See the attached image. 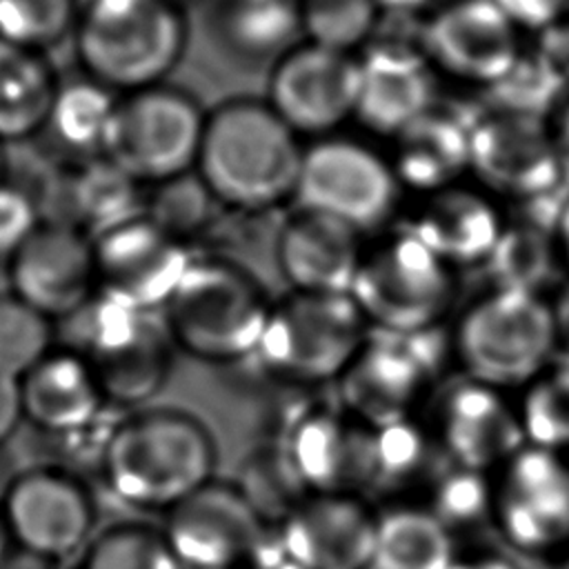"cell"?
Returning a JSON list of instances; mask_svg holds the SVG:
<instances>
[{
  "instance_id": "obj_1",
  "label": "cell",
  "mask_w": 569,
  "mask_h": 569,
  "mask_svg": "<svg viewBox=\"0 0 569 569\" xmlns=\"http://www.w3.org/2000/svg\"><path fill=\"white\" fill-rule=\"evenodd\" d=\"M302 149L267 100L233 98L207 113L196 173L218 204L262 211L293 200Z\"/></svg>"
},
{
  "instance_id": "obj_2",
  "label": "cell",
  "mask_w": 569,
  "mask_h": 569,
  "mask_svg": "<svg viewBox=\"0 0 569 569\" xmlns=\"http://www.w3.org/2000/svg\"><path fill=\"white\" fill-rule=\"evenodd\" d=\"M216 442L180 409H149L116 422L100 447L107 487L138 509L169 511L213 480Z\"/></svg>"
},
{
  "instance_id": "obj_3",
  "label": "cell",
  "mask_w": 569,
  "mask_h": 569,
  "mask_svg": "<svg viewBox=\"0 0 569 569\" xmlns=\"http://www.w3.org/2000/svg\"><path fill=\"white\" fill-rule=\"evenodd\" d=\"M69 40L80 73L122 96L167 78L187 24L173 0H80Z\"/></svg>"
},
{
  "instance_id": "obj_4",
  "label": "cell",
  "mask_w": 569,
  "mask_h": 569,
  "mask_svg": "<svg viewBox=\"0 0 569 569\" xmlns=\"http://www.w3.org/2000/svg\"><path fill=\"white\" fill-rule=\"evenodd\" d=\"M451 353L473 382L505 393L525 389L558 358L553 305L538 293L489 287L458 316Z\"/></svg>"
},
{
  "instance_id": "obj_5",
  "label": "cell",
  "mask_w": 569,
  "mask_h": 569,
  "mask_svg": "<svg viewBox=\"0 0 569 569\" xmlns=\"http://www.w3.org/2000/svg\"><path fill=\"white\" fill-rule=\"evenodd\" d=\"M271 305L244 267L204 256L191 258L162 311L176 349L222 365L256 356Z\"/></svg>"
},
{
  "instance_id": "obj_6",
  "label": "cell",
  "mask_w": 569,
  "mask_h": 569,
  "mask_svg": "<svg viewBox=\"0 0 569 569\" xmlns=\"http://www.w3.org/2000/svg\"><path fill=\"white\" fill-rule=\"evenodd\" d=\"M62 347L91 367L107 405L138 407L169 378L176 349L167 325L153 313L93 293L76 313L58 322Z\"/></svg>"
},
{
  "instance_id": "obj_7",
  "label": "cell",
  "mask_w": 569,
  "mask_h": 569,
  "mask_svg": "<svg viewBox=\"0 0 569 569\" xmlns=\"http://www.w3.org/2000/svg\"><path fill=\"white\" fill-rule=\"evenodd\" d=\"M349 296L373 331L418 333L447 318L456 269L402 227L365 244Z\"/></svg>"
},
{
  "instance_id": "obj_8",
  "label": "cell",
  "mask_w": 569,
  "mask_h": 569,
  "mask_svg": "<svg viewBox=\"0 0 569 569\" xmlns=\"http://www.w3.org/2000/svg\"><path fill=\"white\" fill-rule=\"evenodd\" d=\"M369 331L349 293L291 291L271 305L256 356L278 380L322 385L345 373Z\"/></svg>"
},
{
  "instance_id": "obj_9",
  "label": "cell",
  "mask_w": 569,
  "mask_h": 569,
  "mask_svg": "<svg viewBox=\"0 0 569 569\" xmlns=\"http://www.w3.org/2000/svg\"><path fill=\"white\" fill-rule=\"evenodd\" d=\"M207 113L171 84H151L118 98L102 153L142 187L196 169Z\"/></svg>"
},
{
  "instance_id": "obj_10",
  "label": "cell",
  "mask_w": 569,
  "mask_h": 569,
  "mask_svg": "<svg viewBox=\"0 0 569 569\" xmlns=\"http://www.w3.org/2000/svg\"><path fill=\"white\" fill-rule=\"evenodd\" d=\"M402 187L387 156L371 144L331 133L302 149L293 202L353 227L373 231L396 213Z\"/></svg>"
},
{
  "instance_id": "obj_11",
  "label": "cell",
  "mask_w": 569,
  "mask_h": 569,
  "mask_svg": "<svg viewBox=\"0 0 569 569\" xmlns=\"http://www.w3.org/2000/svg\"><path fill=\"white\" fill-rule=\"evenodd\" d=\"M440 338V327L405 336L371 329L338 378L342 411L369 429L407 422L438 373Z\"/></svg>"
},
{
  "instance_id": "obj_12",
  "label": "cell",
  "mask_w": 569,
  "mask_h": 569,
  "mask_svg": "<svg viewBox=\"0 0 569 569\" xmlns=\"http://www.w3.org/2000/svg\"><path fill=\"white\" fill-rule=\"evenodd\" d=\"M489 513L502 540L527 558L569 549V456L518 449L489 487Z\"/></svg>"
},
{
  "instance_id": "obj_13",
  "label": "cell",
  "mask_w": 569,
  "mask_h": 569,
  "mask_svg": "<svg viewBox=\"0 0 569 569\" xmlns=\"http://www.w3.org/2000/svg\"><path fill=\"white\" fill-rule=\"evenodd\" d=\"M469 173L496 200L536 204L567 191L549 118L485 109L471 127Z\"/></svg>"
},
{
  "instance_id": "obj_14",
  "label": "cell",
  "mask_w": 569,
  "mask_h": 569,
  "mask_svg": "<svg viewBox=\"0 0 569 569\" xmlns=\"http://www.w3.org/2000/svg\"><path fill=\"white\" fill-rule=\"evenodd\" d=\"M0 522L11 547L42 562H62L91 542L96 507L69 471L31 467L2 487Z\"/></svg>"
},
{
  "instance_id": "obj_15",
  "label": "cell",
  "mask_w": 569,
  "mask_h": 569,
  "mask_svg": "<svg viewBox=\"0 0 569 569\" xmlns=\"http://www.w3.org/2000/svg\"><path fill=\"white\" fill-rule=\"evenodd\" d=\"M164 513L162 533L182 569H242L264 540L256 502L227 482L209 480Z\"/></svg>"
},
{
  "instance_id": "obj_16",
  "label": "cell",
  "mask_w": 569,
  "mask_h": 569,
  "mask_svg": "<svg viewBox=\"0 0 569 569\" xmlns=\"http://www.w3.org/2000/svg\"><path fill=\"white\" fill-rule=\"evenodd\" d=\"M358 58L313 42L282 53L269 73L267 104L298 136H331L353 118L358 102Z\"/></svg>"
},
{
  "instance_id": "obj_17",
  "label": "cell",
  "mask_w": 569,
  "mask_h": 569,
  "mask_svg": "<svg viewBox=\"0 0 569 569\" xmlns=\"http://www.w3.org/2000/svg\"><path fill=\"white\" fill-rule=\"evenodd\" d=\"M191 256L144 213L93 238L96 291L131 309H164Z\"/></svg>"
},
{
  "instance_id": "obj_18",
  "label": "cell",
  "mask_w": 569,
  "mask_h": 569,
  "mask_svg": "<svg viewBox=\"0 0 569 569\" xmlns=\"http://www.w3.org/2000/svg\"><path fill=\"white\" fill-rule=\"evenodd\" d=\"M418 42L438 73L480 89L500 80L522 53L520 31L493 0H447L422 22Z\"/></svg>"
},
{
  "instance_id": "obj_19",
  "label": "cell",
  "mask_w": 569,
  "mask_h": 569,
  "mask_svg": "<svg viewBox=\"0 0 569 569\" xmlns=\"http://www.w3.org/2000/svg\"><path fill=\"white\" fill-rule=\"evenodd\" d=\"M4 271L9 291L58 325L96 293L93 240L71 224L42 222Z\"/></svg>"
},
{
  "instance_id": "obj_20",
  "label": "cell",
  "mask_w": 569,
  "mask_h": 569,
  "mask_svg": "<svg viewBox=\"0 0 569 569\" xmlns=\"http://www.w3.org/2000/svg\"><path fill=\"white\" fill-rule=\"evenodd\" d=\"M376 516L358 493H309L282 518L280 551L291 569H367Z\"/></svg>"
},
{
  "instance_id": "obj_21",
  "label": "cell",
  "mask_w": 569,
  "mask_h": 569,
  "mask_svg": "<svg viewBox=\"0 0 569 569\" xmlns=\"http://www.w3.org/2000/svg\"><path fill=\"white\" fill-rule=\"evenodd\" d=\"M353 118L378 136L393 138L438 102V71L420 42L373 40L358 56Z\"/></svg>"
},
{
  "instance_id": "obj_22",
  "label": "cell",
  "mask_w": 569,
  "mask_h": 569,
  "mask_svg": "<svg viewBox=\"0 0 569 569\" xmlns=\"http://www.w3.org/2000/svg\"><path fill=\"white\" fill-rule=\"evenodd\" d=\"M436 436L453 465L471 473L496 471L527 445L518 407L505 391L469 378L440 396Z\"/></svg>"
},
{
  "instance_id": "obj_23",
  "label": "cell",
  "mask_w": 569,
  "mask_h": 569,
  "mask_svg": "<svg viewBox=\"0 0 569 569\" xmlns=\"http://www.w3.org/2000/svg\"><path fill=\"white\" fill-rule=\"evenodd\" d=\"M507 222L498 200L478 184L451 187L416 198L407 229L451 269L482 267Z\"/></svg>"
},
{
  "instance_id": "obj_24",
  "label": "cell",
  "mask_w": 569,
  "mask_h": 569,
  "mask_svg": "<svg viewBox=\"0 0 569 569\" xmlns=\"http://www.w3.org/2000/svg\"><path fill=\"white\" fill-rule=\"evenodd\" d=\"M362 249V233L353 227L296 207L278 231L276 260L291 291L349 293Z\"/></svg>"
},
{
  "instance_id": "obj_25",
  "label": "cell",
  "mask_w": 569,
  "mask_h": 569,
  "mask_svg": "<svg viewBox=\"0 0 569 569\" xmlns=\"http://www.w3.org/2000/svg\"><path fill=\"white\" fill-rule=\"evenodd\" d=\"M22 422L53 438H80L102 416L107 400L82 356L53 347L18 380Z\"/></svg>"
},
{
  "instance_id": "obj_26",
  "label": "cell",
  "mask_w": 569,
  "mask_h": 569,
  "mask_svg": "<svg viewBox=\"0 0 569 569\" xmlns=\"http://www.w3.org/2000/svg\"><path fill=\"white\" fill-rule=\"evenodd\" d=\"M473 118L436 102L391 138L393 147L387 158L402 191L425 196L465 180L471 162Z\"/></svg>"
},
{
  "instance_id": "obj_27",
  "label": "cell",
  "mask_w": 569,
  "mask_h": 569,
  "mask_svg": "<svg viewBox=\"0 0 569 569\" xmlns=\"http://www.w3.org/2000/svg\"><path fill=\"white\" fill-rule=\"evenodd\" d=\"M60 224H71L91 240L144 213V187L104 156L87 158L60 171Z\"/></svg>"
},
{
  "instance_id": "obj_28",
  "label": "cell",
  "mask_w": 569,
  "mask_h": 569,
  "mask_svg": "<svg viewBox=\"0 0 569 569\" xmlns=\"http://www.w3.org/2000/svg\"><path fill=\"white\" fill-rule=\"evenodd\" d=\"M60 84L49 53L0 38V144H22L44 131Z\"/></svg>"
},
{
  "instance_id": "obj_29",
  "label": "cell",
  "mask_w": 569,
  "mask_h": 569,
  "mask_svg": "<svg viewBox=\"0 0 569 569\" xmlns=\"http://www.w3.org/2000/svg\"><path fill=\"white\" fill-rule=\"evenodd\" d=\"M456 556L451 529L433 509L396 505L376 516L367 569H449Z\"/></svg>"
},
{
  "instance_id": "obj_30",
  "label": "cell",
  "mask_w": 569,
  "mask_h": 569,
  "mask_svg": "<svg viewBox=\"0 0 569 569\" xmlns=\"http://www.w3.org/2000/svg\"><path fill=\"white\" fill-rule=\"evenodd\" d=\"M565 267L556 244L553 227L522 216H507L505 229L482 262L493 289H511L542 296L545 287Z\"/></svg>"
},
{
  "instance_id": "obj_31",
  "label": "cell",
  "mask_w": 569,
  "mask_h": 569,
  "mask_svg": "<svg viewBox=\"0 0 569 569\" xmlns=\"http://www.w3.org/2000/svg\"><path fill=\"white\" fill-rule=\"evenodd\" d=\"M213 24L220 42L247 60L287 53L300 33L298 0H220Z\"/></svg>"
},
{
  "instance_id": "obj_32",
  "label": "cell",
  "mask_w": 569,
  "mask_h": 569,
  "mask_svg": "<svg viewBox=\"0 0 569 569\" xmlns=\"http://www.w3.org/2000/svg\"><path fill=\"white\" fill-rule=\"evenodd\" d=\"M118 98L116 91L82 73L78 80H62L47 129L64 149L87 158L100 156Z\"/></svg>"
},
{
  "instance_id": "obj_33",
  "label": "cell",
  "mask_w": 569,
  "mask_h": 569,
  "mask_svg": "<svg viewBox=\"0 0 569 569\" xmlns=\"http://www.w3.org/2000/svg\"><path fill=\"white\" fill-rule=\"evenodd\" d=\"M522 391L518 413L527 445L569 456V362H553Z\"/></svg>"
},
{
  "instance_id": "obj_34",
  "label": "cell",
  "mask_w": 569,
  "mask_h": 569,
  "mask_svg": "<svg viewBox=\"0 0 569 569\" xmlns=\"http://www.w3.org/2000/svg\"><path fill=\"white\" fill-rule=\"evenodd\" d=\"M76 569H182L162 529L116 525L84 547Z\"/></svg>"
},
{
  "instance_id": "obj_35",
  "label": "cell",
  "mask_w": 569,
  "mask_h": 569,
  "mask_svg": "<svg viewBox=\"0 0 569 569\" xmlns=\"http://www.w3.org/2000/svg\"><path fill=\"white\" fill-rule=\"evenodd\" d=\"M53 336L56 322L9 289L0 291V376L18 382L53 349Z\"/></svg>"
},
{
  "instance_id": "obj_36",
  "label": "cell",
  "mask_w": 569,
  "mask_h": 569,
  "mask_svg": "<svg viewBox=\"0 0 569 569\" xmlns=\"http://www.w3.org/2000/svg\"><path fill=\"white\" fill-rule=\"evenodd\" d=\"M298 7L307 42L340 53L367 47L380 13L373 0H298Z\"/></svg>"
},
{
  "instance_id": "obj_37",
  "label": "cell",
  "mask_w": 569,
  "mask_h": 569,
  "mask_svg": "<svg viewBox=\"0 0 569 569\" xmlns=\"http://www.w3.org/2000/svg\"><path fill=\"white\" fill-rule=\"evenodd\" d=\"M213 204H218V200L193 169L151 184V191L144 196V216L184 244L209 224Z\"/></svg>"
},
{
  "instance_id": "obj_38",
  "label": "cell",
  "mask_w": 569,
  "mask_h": 569,
  "mask_svg": "<svg viewBox=\"0 0 569 569\" xmlns=\"http://www.w3.org/2000/svg\"><path fill=\"white\" fill-rule=\"evenodd\" d=\"M80 0H0V38L49 53L71 38Z\"/></svg>"
},
{
  "instance_id": "obj_39",
  "label": "cell",
  "mask_w": 569,
  "mask_h": 569,
  "mask_svg": "<svg viewBox=\"0 0 569 569\" xmlns=\"http://www.w3.org/2000/svg\"><path fill=\"white\" fill-rule=\"evenodd\" d=\"M485 96L487 109L538 118H549V113L553 109L558 111L565 102V96L540 67L529 47L522 49L520 58L500 80L485 87Z\"/></svg>"
},
{
  "instance_id": "obj_40",
  "label": "cell",
  "mask_w": 569,
  "mask_h": 569,
  "mask_svg": "<svg viewBox=\"0 0 569 569\" xmlns=\"http://www.w3.org/2000/svg\"><path fill=\"white\" fill-rule=\"evenodd\" d=\"M42 224L33 196L4 180L0 184V260L7 258Z\"/></svg>"
},
{
  "instance_id": "obj_41",
  "label": "cell",
  "mask_w": 569,
  "mask_h": 569,
  "mask_svg": "<svg viewBox=\"0 0 569 569\" xmlns=\"http://www.w3.org/2000/svg\"><path fill=\"white\" fill-rule=\"evenodd\" d=\"M529 49L567 100L569 98V16L560 18L551 27L536 33Z\"/></svg>"
},
{
  "instance_id": "obj_42",
  "label": "cell",
  "mask_w": 569,
  "mask_h": 569,
  "mask_svg": "<svg viewBox=\"0 0 569 569\" xmlns=\"http://www.w3.org/2000/svg\"><path fill=\"white\" fill-rule=\"evenodd\" d=\"M493 4L520 33L533 36L569 16V0H493Z\"/></svg>"
},
{
  "instance_id": "obj_43",
  "label": "cell",
  "mask_w": 569,
  "mask_h": 569,
  "mask_svg": "<svg viewBox=\"0 0 569 569\" xmlns=\"http://www.w3.org/2000/svg\"><path fill=\"white\" fill-rule=\"evenodd\" d=\"M22 422L18 382L0 376V445H4Z\"/></svg>"
},
{
  "instance_id": "obj_44",
  "label": "cell",
  "mask_w": 569,
  "mask_h": 569,
  "mask_svg": "<svg viewBox=\"0 0 569 569\" xmlns=\"http://www.w3.org/2000/svg\"><path fill=\"white\" fill-rule=\"evenodd\" d=\"M449 569H520L509 558L496 553H471V556H456Z\"/></svg>"
},
{
  "instance_id": "obj_45",
  "label": "cell",
  "mask_w": 569,
  "mask_h": 569,
  "mask_svg": "<svg viewBox=\"0 0 569 569\" xmlns=\"http://www.w3.org/2000/svg\"><path fill=\"white\" fill-rule=\"evenodd\" d=\"M553 124V133H556V142H558V153H560V162H562V171H565V180L569 184V98L560 104Z\"/></svg>"
},
{
  "instance_id": "obj_46",
  "label": "cell",
  "mask_w": 569,
  "mask_h": 569,
  "mask_svg": "<svg viewBox=\"0 0 569 569\" xmlns=\"http://www.w3.org/2000/svg\"><path fill=\"white\" fill-rule=\"evenodd\" d=\"M553 313L558 325V358L562 356V362H569V287L553 305Z\"/></svg>"
},
{
  "instance_id": "obj_47",
  "label": "cell",
  "mask_w": 569,
  "mask_h": 569,
  "mask_svg": "<svg viewBox=\"0 0 569 569\" xmlns=\"http://www.w3.org/2000/svg\"><path fill=\"white\" fill-rule=\"evenodd\" d=\"M553 236H556V244H558V251H560V260L569 269V193L565 196V200L558 209L556 224H553Z\"/></svg>"
},
{
  "instance_id": "obj_48",
  "label": "cell",
  "mask_w": 569,
  "mask_h": 569,
  "mask_svg": "<svg viewBox=\"0 0 569 569\" xmlns=\"http://www.w3.org/2000/svg\"><path fill=\"white\" fill-rule=\"evenodd\" d=\"M376 7L380 11L387 13H396V16H409V13H418L425 7L431 4V0H373Z\"/></svg>"
},
{
  "instance_id": "obj_49",
  "label": "cell",
  "mask_w": 569,
  "mask_h": 569,
  "mask_svg": "<svg viewBox=\"0 0 569 569\" xmlns=\"http://www.w3.org/2000/svg\"><path fill=\"white\" fill-rule=\"evenodd\" d=\"M538 569H569V549H562L547 558H538Z\"/></svg>"
},
{
  "instance_id": "obj_50",
  "label": "cell",
  "mask_w": 569,
  "mask_h": 569,
  "mask_svg": "<svg viewBox=\"0 0 569 569\" xmlns=\"http://www.w3.org/2000/svg\"><path fill=\"white\" fill-rule=\"evenodd\" d=\"M9 547H11V540H9V536H7V531H4V527H2V522H0V567H2L4 560H7Z\"/></svg>"
},
{
  "instance_id": "obj_51",
  "label": "cell",
  "mask_w": 569,
  "mask_h": 569,
  "mask_svg": "<svg viewBox=\"0 0 569 569\" xmlns=\"http://www.w3.org/2000/svg\"><path fill=\"white\" fill-rule=\"evenodd\" d=\"M7 180V153H4V144H0V184Z\"/></svg>"
},
{
  "instance_id": "obj_52",
  "label": "cell",
  "mask_w": 569,
  "mask_h": 569,
  "mask_svg": "<svg viewBox=\"0 0 569 569\" xmlns=\"http://www.w3.org/2000/svg\"><path fill=\"white\" fill-rule=\"evenodd\" d=\"M2 487H4V482H2V476H0V493H2Z\"/></svg>"
},
{
  "instance_id": "obj_53",
  "label": "cell",
  "mask_w": 569,
  "mask_h": 569,
  "mask_svg": "<svg viewBox=\"0 0 569 569\" xmlns=\"http://www.w3.org/2000/svg\"><path fill=\"white\" fill-rule=\"evenodd\" d=\"M173 2H178V4H180V0H173Z\"/></svg>"
}]
</instances>
